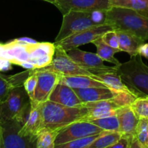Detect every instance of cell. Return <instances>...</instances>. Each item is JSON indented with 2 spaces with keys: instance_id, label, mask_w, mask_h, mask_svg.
I'll use <instances>...</instances> for the list:
<instances>
[{
  "instance_id": "1",
  "label": "cell",
  "mask_w": 148,
  "mask_h": 148,
  "mask_svg": "<svg viewBox=\"0 0 148 148\" xmlns=\"http://www.w3.org/2000/svg\"><path fill=\"white\" fill-rule=\"evenodd\" d=\"M106 21L114 30L131 33L144 41L148 40V16L131 9L111 7L107 10Z\"/></svg>"
},
{
  "instance_id": "2",
  "label": "cell",
  "mask_w": 148,
  "mask_h": 148,
  "mask_svg": "<svg viewBox=\"0 0 148 148\" xmlns=\"http://www.w3.org/2000/svg\"><path fill=\"white\" fill-rule=\"evenodd\" d=\"M43 127L54 130L69 125L76 121H82L88 113L86 107H69L51 101L40 103Z\"/></svg>"
},
{
  "instance_id": "3",
  "label": "cell",
  "mask_w": 148,
  "mask_h": 148,
  "mask_svg": "<svg viewBox=\"0 0 148 148\" xmlns=\"http://www.w3.org/2000/svg\"><path fill=\"white\" fill-rule=\"evenodd\" d=\"M107 10L69 11L63 14L62 26L55 42H59L79 31L106 24Z\"/></svg>"
},
{
  "instance_id": "4",
  "label": "cell",
  "mask_w": 148,
  "mask_h": 148,
  "mask_svg": "<svg viewBox=\"0 0 148 148\" xmlns=\"http://www.w3.org/2000/svg\"><path fill=\"white\" fill-rule=\"evenodd\" d=\"M116 66L117 73L131 91L138 97L148 96V66L140 54Z\"/></svg>"
},
{
  "instance_id": "5",
  "label": "cell",
  "mask_w": 148,
  "mask_h": 148,
  "mask_svg": "<svg viewBox=\"0 0 148 148\" xmlns=\"http://www.w3.org/2000/svg\"><path fill=\"white\" fill-rule=\"evenodd\" d=\"M1 148H36V136L25 137L20 134L23 125L15 118L0 123Z\"/></svg>"
},
{
  "instance_id": "6",
  "label": "cell",
  "mask_w": 148,
  "mask_h": 148,
  "mask_svg": "<svg viewBox=\"0 0 148 148\" xmlns=\"http://www.w3.org/2000/svg\"><path fill=\"white\" fill-rule=\"evenodd\" d=\"M40 103L34 100H30L15 117L23 125L20 130V134L23 136H36L38 132L44 127Z\"/></svg>"
},
{
  "instance_id": "7",
  "label": "cell",
  "mask_w": 148,
  "mask_h": 148,
  "mask_svg": "<svg viewBox=\"0 0 148 148\" xmlns=\"http://www.w3.org/2000/svg\"><path fill=\"white\" fill-rule=\"evenodd\" d=\"M56 45V44H55ZM38 70H49L62 75H88L93 74L83 69L75 63L68 55L67 52L62 47L56 45V51L51 63L45 67L37 69Z\"/></svg>"
},
{
  "instance_id": "8",
  "label": "cell",
  "mask_w": 148,
  "mask_h": 148,
  "mask_svg": "<svg viewBox=\"0 0 148 148\" xmlns=\"http://www.w3.org/2000/svg\"><path fill=\"white\" fill-rule=\"evenodd\" d=\"M111 30H114V27L108 23L102 25L94 26L74 33L60 41L55 42L54 43L67 52L68 51L75 48H78L80 46L92 43L96 39L102 37L103 35L107 31Z\"/></svg>"
},
{
  "instance_id": "9",
  "label": "cell",
  "mask_w": 148,
  "mask_h": 148,
  "mask_svg": "<svg viewBox=\"0 0 148 148\" xmlns=\"http://www.w3.org/2000/svg\"><path fill=\"white\" fill-rule=\"evenodd\" d=\"M67 53L75 63L93 75L117 72L116 66H109L104 64V61L97 53L84 51L78 48H75L68 51Z\"/></svg>"
},
{
  "instance_id": "10",
  "label": "cell",
  "mask_w": 148,
  "mask_h": 148,
  "mask_svg": "<svg viewBox=\"0 0 148 148\" xmlns=\"http://www.w3.org/2000/svg\"><path fill=\"white\" fill-rule=\"evenodd\" d=\"M103 131V129L90 121H76L59 130L55 140V148L77 139L100 134Z\"/></svg>"
},
{
  "instance_id": "11",
  "label": "cell",
  "mask_w": 148,
  "mask_h": 148,
  "mask_svg": "<svg viewBox=\"0 0 148 148\" xmlns=\"http://www.w3.org/2000/svg\"><path fill=\"white\" fill-rule=\"evenodd\" d=\"M30 100L23 85L13 88L5 101L0 103V123L15 118Z\"/></svg>"
},
{
  "instance_id": "12",
  "label": "cell",
  "mask_w": 148,
  "mask_h": 148,
  "mask_svg": "<svg viewBox=\"0 0 148 148\" xmlns=\"http://www.w3.org/2000/svg\"><path fill=\"white\" fill-rule=\"evenodd\" d=\"M35 69L37 72L38 82L33 100L44 103L49 101V96L59 82L60 75L51 71Z\"/></svg>"
},
{
  "instance_id": "13",
  "label": "cell",
  "mask_w": 148,
  "mask_h": 148,
  "mask_svg": "<svg viewBox=\"0 0 148 148\" xmlns=\"http://www.w3.org/2000/svg\"><path fill=\"white\" fill-rule=\"evenodd\" d=\"M110 0H56L54 5L62 14L69 11L108 10Z\"/></svg>"
},
{
  "instance_id": "14",
  "label": "cell",
  "mask_w": 148,
  "mask_h": 148,
  "mask_svg": "<svg viewBox=\"0 0 148 148\" xmlns=\"http://www.w3.org/2000/svg\"><path fill=\"white\" fill-rule=\"evenodd\" d=\"M49 101L69 107H85V103L80 101L75 90L60 81L52 91Z\"/></svg>"
},
{
  "instance_id": "15",
  "label": "cell",
  "mask_w": 148,
  "mask_h": 148,
  "mask_svg": "<svg viewBox=\"0 0 148 148\" xmlns=\"http://www.w3.org/2000/svg\"><path fill=\"white\" fill-rule=\"evenodd\" d=\"M85 106L88 108V113L82 121H86L116 115L117 109L120 108L112 99L86 103Z\"/></svg>"
},
{
  "instance_id": "16",
  "label": "cell",
  "mask_w": 148,
  "mask_h": 148,
  "mask_svg": "<svg viewBox=\"0 0 148 148\" xmlns=\"http://www.w3.org/2000/svg\"><path fill=\"white\" fill-rule=\"evenodd\" d=\"M31 71L32 69H27L14 75H5L0 73V103L5 101L13 88L23 85Z\"/></svg>"
},
{
  "instance_id": "17",
  "label": "cell",
  "mask_w": 148,
  "mask_h": 148,
  "mask_svg": "<svg viewBox=\"0 0 148 148\" xmlns=\"http://www.w3.org/2000/svg\"><path fill=\"white\" fill-rule=\"evenodd\" d=\"M116 115L119 121L120 132L124 135L134 137L139 119L135 115L130 106L119 108L116 111Z\"/></svg>"
},
{
  "instance_id": "18",
  "label": "cell",
  "mask_w": 148,
  "mask_h": 148,
  "mask_svg": "<svg viewBox=\"0 0 148 148\" xmlns=\"http://www.w3.org/2000/svg\"><path fill=\"white\" fill-rule=\"evenodd\" d=\"M29 45L20 41L17 38L4 43L8 60L16 65H20L24 62H28Z\"/></svg>"
},
{
  "instance_id": "19",
  "label": "cell",
  "mask_w": 148,
  "mask_h": 148,
  "mask_svg": "<svg viewBox=\"0 0 148 148\" xmlns=\"http://www.w3.org/2000/svg\"><path fill=\"white\" fill-rule=\"evenodd\" d=\"M77 96L84 103L112 99L114 92L108 88H73Z\"/></svg>"
},
{
  "instance_id": "20",
  "label": "cell",
  "mask_w": 148,
  "mask_h": 148,
  "mask_svg": "<svg viewBox=\"0 0 148 148\" xmlns=\"http://www.w3.org/2000/svg\"><path fill=\"white\" fill-rule=\"evenodd\" d=\"M59 81L72 88H108L102 82L96 80L91 76L88 75H60Z\"/></svg>"
},
{
  "instance_id": "21",
  "label": "cell",
  "mask_w": 148,
  "mask_h": 148,
  "mask_svg": "<svg viewBox=\"0 0 148 148\" xmlns=\"http://www.w3.org/2000/svg\"><path fill=\"white\" fill-rule=\"evenodd\" d=\"M119 39V49L121 51L127 52L131 57L138 54L140 46L145 43L143 40L129 32L116 30Z\"/></svg>"
},
{
  "instance_id": "22",
  "label": "cell",
  "mask_w": 148,
  "mask_h": 148,
  "mask_svg": "<svg viewBox=\"0 0 148 148\" xmlns=\"http://www.w3.org/2000/svg\"><path fill=\"white\" fill-rule=\"evenodd\" d=\"M91 77L96 80L105 84L113 92H121V91L132 92L123 82L121 77L117 72H108V73L99 74V75H92Z\"/></svg>"
},
{
  "instance_id": "23",
  "label": "cell",
  "mask_w": 148,
  "mask_h": 148,
  "mask_svg": "<svg viewBox=\"0 0 148 148\" xmlns=\"http://www.w3.org/2000/svg\"><path fill=\"white\" fill-rule=\"evenodd\" d=\"M29 60L36 69H40L50 64L53 56L46 53L40 46L38 42L29 45Z\"/></svg>"
},
{
  "instance_id": "24",
  "label": "cell",
  "mask_w": 148,
  "mask_h": 148,
  "mask_svg": "<svg viewBox=\"0 0 148 148\" xmlns=\"http://www.w3.org/2000/svg\"><path fill=\"white\" fill-rule=\"evenodd\" d=\"M92 43L96 46L97 53L104 62L112 63L115 66H119L121 64L118 59L114 57V54L117 52H120L121 51L108 46L103 40L102 38L96 39Z\"/></svg>"
},
{
  "instance_id": "25",
  "label": "cell",
  "mask_w": 148,
  "mask_h": 148,
  "mask_svg": "<svg viewBox=\"0 0 148 148\" xmlns=\"http://www.w3.org/2000/svg\"><path fill=\"white\" fill-rule=\"evenodd\" d=\"M110 7L131 9L148 16V0H110Z\"/></svg>"
},
{
  "instance_id": "26",
  "label": "cell",
  "mask_w": 148,
  "mask_h": 148,
  "mask_svg": "<svg viewBox=\"0 0 148 148\" xmlns=\"http://www.w3.org/2000/svg\"><path fill=\"white\" fill-rule=\"evenodd\" d=\"M59 130L43 127L36 135V148H55V140Z\"/></svg>"
},
{
  "instance_id": "27",
  "label": "cell",
  "mask_w": 148,
  "mask_h": 148,
  "mask_svg": "<svg viewBox=\"0 0 148 148\" xmlns=\"http://www.w3.org/2000/svg\"><path fill=\"white\" fill-rule=\"evenodd\" d=\"M120 132L103 131L100 137L90 146L89 148H111L121 138Z\"/></svg>"
},
{
  "instance_id": "28",
  "label": "cell",
  "mask_w": 148,
  "mask_h": 148,
  "mask_svg": "<svg viewBox=\"0 0 148 148\" xmlns=\"http://www.w3.org/2000/svg\"><path fill=\"white\" fill-rule=\"evenodd\" d=\"M134 139L140 148H148V118L139 119L134 133Z\"/></svg>"
},
{
  "instance_id": "29",
  "label": "cell",
  "mask_w": 148,
  "mask_h": 148,
  "mask_svg": "<svg viewBox=\"0 0 148 148\" xmlns=\"http://www.w3.org/2000/svg\"><path fill=\"white\" fill-rule=\"evenodd\" d=\"M90 122L103 129L104 131L120 132V124L117 115L92 120Z\"/></svg>"
},
{
  "instance_id": "30",
  "label": "cell",
  "mask_w": 148,
  "mask_h": 148,
  "mask_svg": "<svg viewBox=\"0 0 148 148\" xmlns=\"http://www.w3.org/2000/svg\"><path fill=\"white\" fill-rule=\"evenodd\" d=\"M130 107L139 119L148 118V96L137 97Z\"/></svg>"
},
{
  "instance_id": "31",
  "label": "cell",
  "mask_w": 148,
  "mask_h": 148,
  "mask_svg": "<svg viewBox=\"0 0 148 148\" xmlns=\"http://www.w3.org/2000/svg\"><path fill=\"white\" fill-rule=\"evenodd\" d=\"M101 135V133L98 134L88 136V137H82L77 139L64 144L60 145L56 148H89L90 146Z\"/></svg>"
},
{
  "instance_id": "32",
  "label": "cell",
  "mask_w": 148,
  "mask_h": 148,
  "mask_svg": "<svg viewBox=\"0 0 148 148\" xmlns=\"http://www.w3.org/2000/svg\"><path fill=\"white\" fill-rule=\"evenodd\" d=\"M114 92V97H113L112 100L119 107L130 106L134 102V100L138 97L132 92L121 91V92Z\"/></svg>"
},
{
  "instance_id": "33",
  "label": "cell",
  "mask_w": 148,
  "mask_h": 148,
  "mask_svg": "<svg viewBox=\"0 0 148 148\" xmlns=\"http://www.w3.org/2000/svg\"><path fill=\"white\" fill-rule=\"evenodd\" d=\"M38 82V75L36 69H32L31 73L29 75L28 77L26 79L25 81L23 86H24L26 92H27V95H28L29 98L30 100L33 99L34 97V92L35 90H36V85H37Z\"/></svg>"
},
{
  "instance_id": "34",
  "label": "cell",
  "mask_w": 148,
  "mask_h": 148,
  "mask_svg": "<svg viewBox=\"0 0 148 148\" xmlns=\"http://www.w3.org/2000/svg\"><path fill=\"white\" fill-rule=\"evenodd\" d=\"M102 39L106 44L111 47L120 50L119 49V39L116 30H108L102 36ZM121 51V50H120Z\"/></svg>"
},
{
  "instance_id": "35",
  "label": "cell",
  "mask_w": 148,
  "mask_h": 148,
  "mask_svg": "<svg viewBox=\"0 0 148 148\" xmlns=\"http://www.w3.org/2000/svg\"><path fill=\"white\" fill-rule=\"evenodd\" d=\"M133 139H134V137H132V136L124 135V134H122L121 138L111 148H131L132 142Z\"/></svg>"
},
{
  "instance_id": "36",
  "label": "cell",
  "mask_w": 148,
  "mask_h": 148,
  "mask_svg": "<svg viewBox=\"0 0 148 148\" xmlns=\"http://www.w3.org/2000/svg\"><path fill=\"white\" fill-rule=\"evenodd\" d=\"M13 64L8 59H0V69L1 71H8L12 69V65Z\"/></svg>"
},
{
  "instance_id": "37",
  "label": "cell",
  "mask_w": 148,
  "mask_h": 148,
  "mask_svg": "<svg viewBox=\"0 0 148 148\" xmlns=\"http://www.w3.org/2000/svg\"><path fill=\"white\" fill-rule=\"evenodd\" d=\"M138 54L148 59V43H143L138 49Z\"/></svg>"
},
{
  "instance_id": "38",
  "label": "cell",
  "mask_w": 148,
  "mask_h": 148,
  "mask_svg": "<svg viewBox=\"0 0 148 148\" xmlns=\"http://www.w3.org/2000/svg\"><path fill=\"white\" fill-rule=\"evenodd\" d=\"M19 66H22V67L25 68V69H36V67H35L34 65L29 62H23V63L20 64Z\"/></svg>"
},
{
  "instance_id": "39",
  "label": "cell",
  "mask_w": 148,
  "mask_h": 148,
  "mask_svg": "<svg viewBox=\"0 0 148 148\" xmlns=\"http://www.w3.org/2000/svg\"><path fill=\"white\" fill-rule=\"evenodd\" d=\"M17 40H20L21 42H24V43H28V44H32V43H36L37 41H36L33 39L30 38H27V37H23V38H17Z\"/></svg>"
},
{
  "instance_id": "40",
  "label": "cell",
  "mask_w": 148,
  "mask_h": 148,
  "mask_svg": "<svg viewBox=\"0 0 148 148\" xmlns=\"http://www.w3.org/2000/svg\"><path fill=\"white\" fill-rule=\"evenodd\" d=\"M43 1H47V2L51 3V4H54L55 3H56V0H43Z\"/></svg>"
},
{
  "instance_id": "41",
  "label": "cell",
  "mask_w": 148,
  "mask_h": 148,
  "mask_svg": "<svg viewBox=\"0 0 148 148\" xmlns=\"http://www.w3.org/2000/svg\"><path fill=\"white\" fill-rule=\"evenodd\" d=\"M1 125H0V148H1Z\"/></svg>"
},
{
  "instance_id": "42",
  "label": "cell",
  "mask_w": 148,
  "mask_h": 148,
  "mask_svg": "<svg viewBox=\"0 0 148 148\" xmlns=\"http://www.w3.org/2000/svg\"><path fill=\"white\" fill-rule=\"evenodd\" d=\"M0 72H1V69H0Z\"/></svg>"
}]
</instances>
